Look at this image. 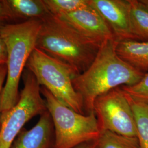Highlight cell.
<instances>
[{
    "instance_id": "3957f363",
    "label": "cell",
    "mask_w": 148,
    "mask_h": 148,
    "mask_svg": "<svg viewBox=\"0 0 148 148\" xmlns=\"http://www.w3.org/2000/svg\"><path fill=\"white\" fill-rule=\"evenodd\" d=\"M41 20L32 19L5 24L0 32L5 43L7 76L1 99V114L8 111L19 100L20 79L28 59L36 48Z\"/></svg>"
},
{
    "instance_id": "8fae6325",
    "label": "cell",
    "mask_w": 148,
    "mask_h": 148,
    "mask_svg": "<svg viewBox=\"0 0 148 148\" xmlns=\"http://www.w3.org/2000/svg\"><path fill=\"white\" fill-rule=\"evenodd\" d=\"M10 19L41 20L50 13L43 0H3Z\"/></svg>"
},
{
    "instance_id": "ac0fdd59",
    "label": "cell",
    "mask_w": 148,
    "mask_h": 148,
    "mask_svg": "<svg viewBox=\"0 0 148 148\" xmlns=\"http://www.w3.org/2000/svg\"><path fill=\"white\" fill-rule=\"evenodd\" d=\"M7 76V66L6 64L0 65V126L1 119V99L2 90L5 84V79Z\"/></svg>"
},
{
    "instance_id": "d6986e66",
    "label": "cell",
    "mask_w": 148,
    "mask_h": 148,
    "mask_svg": "<svg viewBox=\"0 0 148 148\" xmlns=\"http://www.w3.org/2000/svg\"><path fill=\"white\" fill-rule=\"evenodd\" d=\"M8 20L9 18L7 14L3 0H0V32L2 27L5 25V21Z\"/></svg>"
},
{
    "instance_id": "52a82bcc",
    "label": "cell",
    "mask_w": 148,
    "mask_h": 148,
    "mask_svg": "<svg viewBox=\"0 0 148 148\" xmlns=\"http://www.w3.org/2000/svg\"><path fill=\"white\" fill-rule=\"evenodd\" d=\"M93 109L101 132L110 131L126 137L137 138L132 109L120 87L97 98Z\"/></svg>"
},
{
    "instance_id": "6da1fadb",
    "label": "cell",
    "mask_w": 148,
    "mask_h": 148,
    "mask_svg": "<svg viewBox=\"0 0 148 148\" xmlns=\"http://www.w3.org/2000/svg\"><path fill=\"white\" fill-rule=\"evenodd\" d=\"M117 43L114 38L104 41L88 69L73 79L74 88L82 98L87 115L94 112L97 98L117 87L135 85L145 74L119 56Z\"/></svg>"
},
{
    "instance_id": "7a4b0ae2",
    "label": "cell",
    "mask_w": 148,
    "mask_h": 148,
    "mask_svg": "<svg viewBox=\"0 0 148 148\" xmlns=\"http://www.w3.org/2000/svg\"><path fill=\"white\" fill-rule=\"evenodd\" d=\"M101 45L83 36L63 19L49 14L41 19L36 48L66 64L79 75L90 66Z\"/></svg>"
},
{
    "instance_id": "e0dca14e",
    "label": "cell",
    "mask_w": 148,
    "mask_h": 148,
    "mask_svg": "<svg viewBox=\"0 0 148 148\" xmlns=\"http://www.w3.org/2000/svg\"><path fill=\"white\" fill-rule=\"evenodd\" d=\"M120 87L125 93L133 98L148 103V72L136 84Z\"/></svg>"
},
{
    "instance_id": "2e32d148",
    "label": "cell",
    "mask_w": 148,
    "mask_h": 148,
    "mask_svg": "<svg viewBox=\"0 0 148 148\" xmlns=\"http://www.w3.org/2000/svg\"><path fill=\"white\" fill-rule=\"evenodd\" d=\"M49 13L60 16L88 5V0H43Z\"/></svg>"
},
{
    "instance_id": "7402d4cb",
    "label": "cell",
    "mask_w": 148,
    "mask_h": 148,
    "mask_svg": "<svg viewBox=\"0 0 148 148\" xmlns=\"http://www.w3.org/2000/svg\"><path fill=\"white\" fill-rule=\"evenodd\" d=\"M142 3L148 7V0H140Z\"/></svg>"
},
{
    "instance_id": "4fadbf2b",
    "label": "cell",
    "mask_w": 148,
    "mask_h": 148,
    "mask_svg": "<svg viewBox=\"0 0 148 148\" xmlns=\"http://www.w3.org/2000/svg\"><path fill=\"white\" fill-rule=\"evenodd\" d=\"M131 31L135 40L148 41V7L140 1L130 0Z\"/></svg>"
},
{
    "instance_id": "44dd1931",
    "label": "cell",
    "mask_w": 148,
    "mask_h": 148,
    "mask_svg": "<svg viewBox=\"0 0 148 148\" xmlns=\"http://www.w3.org/2000/svg\"><path fill=\"white\" fill-rule=\"evenodd\" d=\"M75 148H98L97 140L83 143Z\"/></svg>"
},
{
    "instance_id": "9c48e42d",
    "label": "cell",
    "mask_w": 148,
    "mask_h": 148,
    "mask_svg": "<svg viewBox=\"0 0 148 148\" xmlns=\"http://www.w3.org/2000/svg\"><path fill=\"white\" fill-rule=\"evenodd\" d=\"M58 17L83 36L99 45L108 40L114 38L106 21L89 3L87 6Z\"/></svg>"
},
{
    "instance_id": "277c9868",
    "label": "cell",
    "mask_w": 148,
    "mask_h": 148,
    "mask_svg": "<svg viewBox=\"0 0 148 148\" xmlns=\"http://www.w3.org/2000/svg\"><path fill=\"white\" fill-rule=\"evenodd\" d=\"M41 92L53 122L52 148H75L98 140L101 131L95 112L81 114L64 104L45 87L41 88Z\"/></svg>"
},
{
    "instance_id": "8992f818",
    "label": "cell",
    "mask_w": 148,
    "mask_h": 148,
    "mask_svg": "<svg viewBox=\"0 0 148 148\" xmlns=\"http://www.w3.org/2000/svg\"><path fill=\"white\" fill-rule=\"evenodd\" d=\"M24 87L15 106L1 114L0 148H10L24 126L32 117L47 111L40 85L27 69L23 73Z\"/></svg>"
},
{
    "instance_id": "5bb4252c",
    "label": "cell",
    "mask_w": 148,
    "mask_h": 148,
    "mask_svg": "<svg viewBox=\"0 0 148 148\" xmlns=\"http://www.w3.org/2000/svg\"><path fill=\"white\" fill-rule=\"evenodd\" d=\"M125 94L134 117L139 147L148 148V103Z\"/></svg>"
},
{
    "instance_id": "5b68a950",
    "label": "cell",
    "mask_w": 148,
    "mask_h": 148,
    "mask_svg": "<svg viewBox=\"0 0 148 148\" xmlns=\"http://www.w3.org/2000/svg\"><path fill=\"white\" fill-rule=\"evenodd\" d=\"M26 68L34 75L38 84L59 101L74 111L87 115L82 98L73 83L78 74L71 66L35 48Z\"/></svg>"
},
{
    "instance_id": "30bf717a",
    "label": "cell",
    "mask_w": 148,
    "mask_h": 148,
    "mask_svg": "<svg viewBox=\"0 0 148 148\" xmlns=\"http://www.w3.org/2000/svg\"><path fill=\"white\" fill-rule=\"evenodd\" d=\"M53 129L52 117L47 110L32 128L19 133L10 148H52Z\"/></svg>"
},
{
    "instance_id": "9a60e30c",
    "label": "cell",
    "mask_w": 148,
    "mask_h": 148,
    "mask_svg": "<svg viewBox=\"0 0 148 148\" xmlns=\"http://www.w3.org/2000/svg\"><path fill=\"white\" fill-rule=\"evenodd\" d=\"M98 148H140L137 138L129 137L110 131L101 132Z\"/></svg>"
},
{
    "instance_id": "ba28073f",
    "label": "cell",
    "mask_w": 148,
    "mask_h": 148,
    "mask_svg": "<svg viewBox=\"0 0 148 148\" xmlns=\"http://www.w3.org/2000/svg\"><path fill=\"white\" fill-rule=\"evenodd\" d=\"M103 19L115 40H135L131 31L130 0H88Z\"/></svg>"
},
{
    "instance_id": "7c38bea8",
    "label": "cell",
    "mask_w": 148,
    "mask_h": 148,
    "mask_svg": "<svg viewBox=\"0 0 148 148\" xmlns=\"http://www.w3.org/2000/svg\"><path fill=\"white\" fill-rule=\"evenodd\" d=\"M116 52L121 58L134 68L143 73L148 71V41H119L117 43Z\"/></svg>"
},
{
    "instance_id": "ffe728a7",
    "label": "cell",
    "mask_w": 148,
    "mask_h": 148,
    "mask_svg": "<svg viewBox=\"0 0 148 148\" xmlns=\"http://www.w3.org/2000/svg\"><path fill=\"white\" fill-rule=\"evenodd\" d=\"M7 53L5 43L0 36V65L6 64Z\"/></svg>"
}]
</instances>
